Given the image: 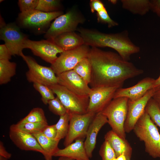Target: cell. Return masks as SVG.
Instances as JSON below:
<instances>
[{"label": "cell", "instance_id": "6da1fadb", "mask_svg": "<svg viewBox=\"0 0 160 160\" xmlns=\"http://www.w3.org/2000/svg\"><path fill=\"white\" fill-rule=\"evenodd\" d=\"M91 67V88L101 87H121L127 79L143 73L118 53L102 50L98 48L90 49L87 57Z\"/></svg>", "mask_w": 160, "mask_h": 160}, {"label": "cell", "instance_id": "7a4b0ae2", "mask_svg": "<svg viewBox=\"0 0 160 160\" xmlns=\"http://www.w3.org/2000/svg\"><path fill=\"white\" fill-rule=\"evenodd\" d=\"M78 30L84 44L92 47L111 48L125 60L129 61L132 55L140 51V47L129 38L126 30L116 33H106L84 28Z\"/></svg>", "mask_w": 160, "mask_h": 160}, {"label": "cell", "instance_id": "3957f363", "mask_svg": "<svg viewBox=\"0 0 160 160\" xmlns=\"http://www.w3.org/2000/svg\"><path fill=\"white\" fill-rule=\"evenodd\" d=\"M133 130L139 140L144 143L145 151L153 158H160V134L145 111Z\"/></svg>", "mask_w": 160, "mask_h": 160}, {"label": "cell", "instance_id": "277c9868", "mask_svg": "<svg viewBox=\"0 0 160 160\" xmlns=\"http://www.w3.org/2000/svg\"><path fill=\"white\" fill-rule=\"evenodd\" d=\"M128 101L126 97L113 98L101 112L107 117L112 130L124 139L126 133L124 124L127 113Z\"/></svg>", "mask_w": 160, "mask_h": 160}, {"label": "cell", "instance_id": "5b68a950", "mask_svg": "<svg viewBox=\"0 0 160 160\" xmlns=\"http://www.w3.org/2000/svg\"><path fill=\"white\" fill-rule=\"evenodd\" d=\"M84 21L82 15L75 8L72 9L55 19L46 32L44 37L52 40L62 33L74 32L78 25Z\"/></svg>", "mask_w": 160, "mask_h": 160}, {"label": "cell", "instance_id": "8992f818", "mask_svg": "<svg viewBox=\"0 0 160 160\" xmlns=\"http://www.w3.org/2000/svg\"><path fill=\"white\" fill-rule=\"evenodd\" d=\"M48 87L60 100L67 113L70 114H79L87 113L89 97L79 96L58 84Z\"/></svg>", "mask_w": 160, "mask_h": 160}, {"label": "cell", "instance_id": "52a82bcc", "mask_svg": "<svg viewBox=\"0 0 160 160\" xmlns=\"http://www.w3.org/2000/svg\"><path fill=\"white\" fill-rule=\"evenodd\" d=\"M21 57L28 68L26 76L29 82L38 83L48 87L58 84L57 76L50 67L41 65L33 58L24 54Z\"/></svg>", "mask_w": 160, "mask_h": 160}, {"label": "cell", "instance_id": "ba28073f", "mask_svg": "<svg viewBox=\"0 0 160 160\" xmlns=\"http://www.w3.org/2000/svg\"><path fill=\"white\" fill-rule=\"evenodd\" d=\"M0 24V39L4 41L5 44L12 55L21 56L25 40L27 39L25 35L15 24H6L1 20Z\"/></svg>", "mask_w": 160, "mask_h": 160}, {"label": "cell", "instance_id": "9c48e42d", "mask_svg": "<svg viewBox=\"0 0 160 160\" xmlns=\"http://www.w3.org/2000/svg\"><path fill=\"white\" fill-rule=\"evenodd\" d=\"M90 49L84 44L74 49L65 51L60 54L50 67L56 76L73 70L81 60L87 57Z\"/></svg>", "mask_w": 160, "mask_h": 160}, {"label": "cell", "instance_id": "30bf717a", "mask_svg": "<svg viewBox=\"0 0 160 160\" xmlns=\"http://www.w3.org/2000/svg\"><path fill=\"white\" fill-rule=\"evenodd\" d=\"M95 114L92 113L70 114L68 131L63 143L65 147L77 139L86 137L89 127Z\"/></svg>", "mask_w": 160, "mask_h": 160}, {"label": "cell", "instance_id": "8fae6325", "mask_svg": "<svg viewBox=\"0 0 160 160\" xmlns=\"http://www.w3.org/2000/svg\"><path fill=\"white\" fill-rule=\"evenodd\" d=\"M63 14L59 11L45 12L35 9L21 12L19 14L18 20L24 27L40 29L48 26L52 20Z\"/></svg>", "mask_w": 160, "mask_h": 160}, {"label": "cell", "instance_id": "7c38bea8", "mask_svg": "<svg viewBox=\"0 0 160 160\" xmlns=\"http://www.w3.org/2000/svg\"><path fill=\"white\" fill-rule=\"evenodd\" d=\"M23 48L30 49L34 55L51 65L57 58V54L64 52L52 41L49 39L34 41L27 39L24 41Z\"/></svg>", "mask_w": 160, "mask_h": 160}, {"label": "cell", "instance_id": "4fadbf2b", "mask_svg": "<svg viewBox=\"0 0 160 160\" xmlns=\"http://www.w3.org/2000/svg\"><path fill=\"white\" fill-rule=\"evenodd\" d=\"M119 88L114 86L91 88L87 113L96 114L101 112L113 98L115 92Z\"/></svg>", "mask_w": 160, "mask_h": 160}, {"label": "cell", "instance_id": "5bb4252c", "mask_svg": "<svg viewBox=\"0 0 160 160\" xmlns=\"http://www.w3.org/2000/svg\"><path fill=\"white\" fill-rule=\"evenodd\" d=\"M155 92L152 88L137 100L132 101L128 100L127 113L124 124L126 133H129L133 130L136 123L144 112L148 102Z\"/></svg>", "mask_w": 160, "mask_h": 160}, {"label": "cell", "instance_id": "9a60e30c", "mask_svg": "<svg viewBox=\"0 0 160 160\" xmlns=\"http://www.w3.org/2000/svg\"><path fill=\"white\" fill-rule=\"evenodd\" d=\"M57 76L58 84L79 96L89 97L91 88L73 70L64 72Z\"/></svg>", "mask_w": 160, "mask_h": 160}, {"label": "cell", "instance_id": "2e32d148", "mask_svg": "<svg viewBox=\"0 0 160 160\" xmlns=\"http://www.w3.org/2000/svg\"><path fill=\"white\" fill-rule=\"evenodd\" d=\"M155 80L153 78L146 77L133 86L127 88H119L115 93L113 98L126 97L131 100H137L153 88Z\"/></svg>", "mask_w": 160, "mask_h": 160}, {"label": "cell", "instance_id": "e0dca14e", "mask_svg": "<svg viewBox=\"0 0 160 160\" xmlns=\"http://www.w3.org/2000/svg\"><path fill=\"white\" fill-rule=\"evenodd\" d=\"M9 135L10 140L20 149L36 151L43 154V150L32 134L10 127Z\"/></svg>", "mask_w": 160, "mask_h": 160}, {"label": "cell", "instance_id": "ac0fdd59", "mask_svg": "<svg viewBox=\"0 0 160 160\" xmlns=\"http://www.w3.org/2000/svg\"><path fill=\"white\" fill-rule=\"evenodd\" d=\"M107 123L108 120L107 117L101 112L95 114L91 123L84 142L86 153L89 158L92 157V152L95 147L97 137L99 131Z\"/></svg>", "mask_w": 160, "mask_h": 160}, {"label": "cell", "instance_id": "d6986e66", "mask_svg": "<svg viewBox=\"0 0 160 160\" xmlns=\"http://www.w3.org/2000/svg\"><path fill=\"white\" fill-rule=\"evenodd\" d=\"M104 138L114 150L116 157L124 154L126 156L127 160H130L132 148L126 139L120 137L112 130L106 134Z\"/></svg>", "mask_w": 160, "mask_h": 160}, {"label": "cell", "instance_id": "ffe728a7", "mask_svg": "<svg viewBox=\"0 0 160 160\" xmlns=\"http://www.w3.org/2000/svg\"><path fill=\"white\" fill-rule=\"evenodd\" d=\"M84 139H78L62 149H59L54 156H63L75 160H91L85 149Z\"/></svg>", "mask_w": 160, "mask_h": 160}, {"label": "cell", "instance_id": "44dd1931", "mask_svg": "<svg viewBox=\"0 0 160 160\" xmlns=\"http://www.w3.org/2000/svg\"><path fill=\"white\" fill-rule=\"evenodd\" d=\"M51 40L64 51L74 49L84 44L82 37L74 32L62 33Z\"/></svg>", "mask_w": 160, "mask_h": 160}, {"label": "cell", "instance_id": "7402d4cb", "mask_svg": "<svg viewBox=\"0 0 160 160\" xmlns=\"http://www.w3.org/2000/svg\"><path fill=\"white\" fill-rule=\"evenodd\" d=\"M36 139L43 150V154L45 160H52V157L60 149L58 147L59 140L49 138L41 131L32 134Z\"/></svg>", "mask_w": 160, "mask_h": 160}, {"label": "cell", "instance_id": "603a6c76", "mask_svg": "<svg viewBox=\"0 0 160 160\" xmlns=\"http://www.w3.org/2000/svg\"><path fill=\"white\" fill-rule=\"evenodd\" d=\"M122 8L134 14L144 15L151 10L149 0H121Z\"/></svg>", "mask_w": 160, "mask_h": 160}, {"label": "cell", "instance_id": "cb8c5ba5", "mask_svg": "<svg viewBox=\"0 0 160 160\" xmlns=\"http://www.w3.org/2000/svg\"><path fill=\"white\" fill-rule=\"evenodd\" d=\"M16 64L9 60H0V84H6L16 73Z\"/></svg>", "mask_w": 160, "mask_h": 160}, {"label": "cell", "instance_id": "d4e9b609", "mask_svg": "<svg viewBox=\"0 0 160 160\" xmlns=\"http://www.w3.org/2000/svg\"><path fill=\"white\" fill-rule=\"evenodd\" d=\"M73 70L87 84H90L91 79V67L87 57L84 58L79 62Z\"/></svg>", "mask_w": 160, "mask_h": 160}, {"label": "cell", "instance_id": "484cf974", "mask_svg": "<svg viewBox=\"0 0 160 160\" xmlns=\"http://www.w3.org/2000/svg\"><path fill=\"white\" fill-rule=\"evenodd\" d=\"M48 125L47 122H18L16 124L11 125L10 127L25 132L32 134L37 132L41 131Z\"/></svg>", "mask_w": 160, "mask_h": 160}, {"label": "cell", "instance_id": "4316f807", "mask_svg": "<svg viewBox=\"0 0 160 160\" xmlns=\"http://www.w3.org/2000/svg\"><path fill=\"white\" fill-rule=\"evenodd\" d=\"M70 114L68 113L60 116V119L55 124L57 135L55 139L60 141L65 137L68 129Z\"/></svg>", "mask_w": 160, "mask_h": 160}, {"label": "cell", "instance_id": "83f0119b", "mask_svg": "<svg viewBox=\"0 0 160 160\" xmlns=\"http://www.w3.org/2000/svg\"><path fill=\"white\" fill-rule=\"evenodd\" d=\"M18 122H47V121L43 109L37 107L33 108L27 116Z\"/></svg>", "mask_w": 160, "mask_h": 160}, {"label": "cell", "instance_id": "f1b7e54d", "mask_svg": "<svg viewBox=\"0 0 160 160\" xmlns=\"http://www.w3.org/2000/svg\"><path fill=\"white\" fill-rule=\"evenodd\" d=\"M145 111L153 123L160 128V109L152 97L148 102Z\"/></svg>", "mask_w": 160, "mask_h": 160}, {"label": "cell", "instance_id": "f546056e", "mask_svg": "<svg viewBox=\"0 0 160 160\" xmlns=\"http://www.w3.org/2000/svg\"><path fill=\"white\" fill-rule=\"evenodd\" d=\"M60 6V1L58 0H39L36 9L45 12L58 11Z\"/></svg>", "mask_w": 160, "mask_h": 160}, {"label": "cell", "instance_id": "4dcf8cb0", "mask_svg": "<svg viewBox=\"0 0 160 160\" xmlns=\"http://www.w3.org/2000/svg\"><path fill=\"white\" fill-rule=\"evenodd\" d=\"M33 87L40 93L41 100L44 104H47L50 100L55 98L54 93L48 86L38 83H34Z\"/></svg>", "mask_w": 160, "mask_h": 160}, {"label": "cell", "instance_id": "1f68e13d", "mask_svg": "<svg viewBox=\"0 0 160 160\" xmlns=\"http://www.w3.org/2000/svg\"><path fill=\"white\" fill-rule=\"evenodd\" d=\"M48 104L49 110L55 115L60 116L67 112L65 108L57 97L50 100Z\"/></svg>", "mask_w": 160, "mask_h": 160}, {"label": "cell", "instance_id": "d6a6232c", "mask_svg": "<svg viewBox=\"0 0 160 160\" xmlns=\"http://www.w3.org/2000/svg\"><path fill=\"white\" fill-rule=\"evenodd\" d=\"M99 153L102 160H112L116 158L114 150L106 140H105L101 145Z\"/></svg>", "mask_w": 160, "mask_h": 160}, {"label": "cell", "instance_id": "836d02e7", "mask_svg": "<svg viewBox=\"0 0 160 160\" xmlns=\"http://www.w3.org/2000/svg\"><path fill=\"white\" fill-rule=\"evenodd\" d=\"M97 15L98 22L107 24L109 28L119 25L117 22L112 19L110 17L105 8L97 12Z\"/></svg>", "mask_w": 160, "mask_h": 160}, {"label": "cell", "instance_id": "e575fe53", "mask_svg": "<svg viewBox=\"0 0 160 160\" xmlns=\"http://www.w3.org/2000/svg\"><path fill=\"white\" fill-rule=\"evenodd\" d=\"M39 0H19L18 5L21 12L36 9Z\"/></svg>", "mask_w": 160, "mask_h": 160}, {"label": "cell", "instance_id": "d590c367", "mask_svg": "<svg viewBox=\"0 0 160 160\" xmlns=\"http://www.w3.org/2000/svg\"><path fill=\"white\" fill-rule=\"evenodd\" d=\"M43 134L47 137L54 139L57 135L55 124L46 126L41 131Z\"/></svg>", "mask_w": 160, "mask_h": 160}, {"label": "cell", "instance_id": "8d00e7d4", "mask_svg": "<svg viewBox=\"0 0 160 160\" xmlns=\"http://www.w3.org/2000/svg\"><path fill=\"white\" fill-rule=\"evenodd\" d=\"M90 6L91 12H97L105 8L103 3L99 0H91L90 2Z\"/></svg>", "mask_w": 160, "mask_h": 160}, {"label": "cell", "instance_id": "74e56055", "mask_svg": "<svg viewBox=\"0 0 160 160\" xmlns=\"http://www.w3.org/2000/svg\"><path fill=\"white\" fill-rule=\"evenodd\" d=\"M12 55L5 44L0 45V60H9Z\"/></svg>", "mask_w": 160, "mask_h": 160}, {"label": "cell", "instance_id": "f35d334b", "mask_svg": "<svg viewBox=\"0 0 160 160\" xmlns=\"http://www.w3.org/2000/svg\"><path fill=\"white\" fill-rule=\"evenodd\" d=\"M151 10L160 17V0H151Z\"/></svg>", "mask_w": 160, "mask_h": 160}, {"label": "cell", "instance_id": "ab89813d", "mask_svg": "<svg viewBox=\"0 0 160 160\" xmlns=\"http://www.w3.org/2000/svg\"><path fill=\"white\" fill-rule=\"evenodd\" d=\"M0 156H3L7 159H9L11 157V154L7 152L4 148L3 143L0 142Z\"/></svg>", "mask_w": 160, "mask_h": 160}, {"label": "cell", "instance_id": "60d3db41", "mask_svg": "<svg viewBox=\"0 0 160 160\" xmlns=\"http://www.w3.org/2000/svg\"><path fill=\"white\" fill-rule=\"evenodd\" d=\"M160 109V89L156 91L152 97Z\"/></svg>", "mask_w": 160, "mask_h": 160}, {"label": "cell", "instance_id": "b9f144b4", "mask_svg": "<svg viewBox=\"0 0 160 160\" xmlns=\"http://www.w3.org/2000/svg\"><path fill=\"white\" fill-rule=\"evenodd\" d=\"M153 88L155 91L160 89V75L155 80Z\"/></svg>", "mask_w": 160, "mask_h": 160}, {"label": "cell", "instance_id": "7bdbcfd3", "mask_svg": "<svg viewBox=\"0 0 160 160\" xmlns=\"http://www.w3.org/2000/svg\"><path fill=\"white\" fill-rule=\"evenodd\" d=\"M117 160H127L126 156L124 154H121L116 157Z\"/></svg>", "mask_w": 160, "mask_h": 160}, {"label": "cell", "instance_id": "ee69618b", "mask_svg": "<svg viewBox=\"0 0 160 160\" xmlns=\"http://www.w3.org/2000/svg\"><path fill=\"white\" fill-rule=\"evenodd\" d=\"M58 160H75L73 159L70 158H69L63 157V156H60Z\"/></svg>", "mask_w": 160, "mask_h": 160}, {"label": "cell", "instance_id": "f6af8a7d", "mask_svg": "<svg viewBox=\"0 0 160 160\" xmlns=\"http://www.w3.org/2000/svg\"><path fill=\"white\" fill-rule=\"evenodd\" d=\"M7 159L3 156H0V160H7Z\"/></svg>", "mask_w": 160, "mask_h": 160}, {"label": "cell", "instance_id": "bcb514c9", "mask_svg": "<svg viewBox=\"0 0 160 160\" xmlns=\"http://www.w3.org/2000/svg\"><path fill=\"white\" fill-rule=\"evenodd\" d=\"M111 2H112L113 4H115L116 3V0H115V1H114V0H111Z\"/></svg>", "mask_w": 160, "mask_h": 160}, {"label": "cell", "instance_id": "7dc6e473", "mask_svg": "<svg viewBox=\"0 0 160 160\" xmlns=\"http://www.w3.org/2000/svg\"><path fill=\"white\" fill-rule=\"evenodd\" d=\"M112 160H117L116 159V158H114V159H112Z\"/></svg>", "mask_w": 160, "mask_h": 160}, {"label": "cell", "instance_id": "c3c4849f", "mask_svg": "<svg viewBox=\"0 0 160 160\" xmlns=\"http://www.w3.org/2000/svg\"><path fill=\"white\" fill-rule=\"evenodd\" d=\"M0 1V2H1V1H3V0H1Z\"/></svg>", "mask_w": 160, "mask_h": 160}]
</instances>
